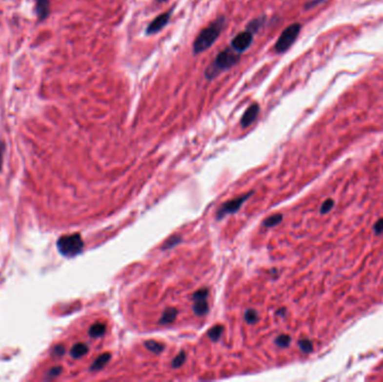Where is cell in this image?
<instances>
[{"label":"cell","instance_id":"6da1fadb","mask_svg":"<svg viewBox=\"0 0 383 382\" xmlns=\"http://www.w3.org/2000/svg\"><path fill=\"white\" fill-rule=\"evenodd\" d=\"M225 25V18L220 17L218 20L211 22L210 25L206 26L199 35H197L196 40L193 45V50H194V54H200V53L205 52L208 50L212 45H213L216 40L219 39L220 34H221L223 27Z\"/></svg>","mask_w":383,"mask_h":382},{"label":"cell","instance_id":"7a4b0ae2","mask_svg":"<svg viewBox=\"0 0 383 382\" xmlns=\"http://www.w3.org/2000/svg\"><path fill=\"white\" fill-rule=\"evenodd\" d=\"M240 60V53H238L233 50L232 47L226 48V50L219 53V55L216 56L214 62L212 63L211 66H208L206 70V78L213 79L216 75L221 73V72L229 70L231 67L236 65V64Z\"/></svg>","mask_w":383,"mask_h":382},{"label":"cell","instance_id":"3957f363","mask_svg":"<svg viewBox=\"0 0 383 382\" xmlns=\"http://www.w3.org/2000/svg\"><path fill=\"white\" fill-rule=\"evenodd\" d=\"M83 247H84V243H83L82 238L79 233L63 236L58 241V249L60 253L64 257H69V258L81 253Z\"/></svg>","mask_w":383,"mask_h":382},{"label":"cell","instance_id":"277c9868","mask_svg":"<svg viewBox=\"0 0 383 382\" xmlns=\"http://www.w3.org/2000/svg\"><path fill=\"white\" fill-rule=\"evenodd\" d=\"M302 26L298 22L291 24L288 26L287 28L282 33V35L279 36L278 40L275 44V51L276 53H283L288 51L290 48L291 45L295 43V40H297V37L301 33Z\"/></svg>","mask_w":383,"mask_h":382},{"label":"cell","instance_id":"5b68a950","mask_svg":"<svg viewBox=\"0 0 383 382\" xmlns=\"http://www.w3.org/2000/svg\"><path fill=\"white\" fill-rule=\"evenodd\" d=\"M252 41H253V33L250 32L249 29H246L244 32L238 34V35L234 37L232 41H231V47H232L234 51L241 54V53L245 52L250 46H251Z\"/></svg>","mask_w":383,"mask_h":382},{"label":"cell","instance_id":"8992f818","mask_svg":"<svg viewBox=\"0 0 383 382\" xmlns=\"http://www.w3.org/2000/svg\"><path fill=\"white\" fill-rule=\"evenodd\" d=\"M251 195H252V192H250L246 195H242V196H240V198L233 199V200H231V201L223 204V205L220 207L219 211H218V219H222L227 214H231V213H234V212H237L242 206V204H243Z\"/></svg>","mask_w":383,"mask_h":382},{"label":"cell","instance_id":"52a82bcc","mask_svg":"<svg viewBox=\"0 0 383 382\" xmlns=\"http://www.w3.org/2000/svg\"><path fill=\"white\" fill-rule=\"evenodd\" d=\"M170 14H172V11H168V13H164L155 18V20L148 25L147 27L148 35H154V34L161 32V30L168 24Z\"/></svg>","mask_w":383,"mask_h":382},{"label":"cell","instance_id":"ba28073f","mask_svg":"<svg viewBox=\"0 0 383 382\" xmlns=\"http://www.w3.org/2000/svg\"><path fill=\"white\" fill-rule=\"evenodd\" d=\"M259 111H260V108L258 103H252L250 105V107L246 109V111L243 113V116H242L241 126L243 128L249 127L250 124L257 119L258 115H259Z\"/></svg>","mask_w":383,"mask_h":382},{"label":"cell","instance_id":"9c48e42d","mask_svg":"<svg viewBox=\"0 0 383 382\" xmlns=\"http://www.w3.org/2000/svg\"><path fill=\"white\" fill-rule=\"evenodd\" d=\"M36 1V14L40 20H44L49 15L51 10V2L49 0H35Z\"/></svg>","mask_w":383,"mask_h":382},{"label":"cell","instance_id":"30bf717a","mask_svg":"<svg viewBox=\"0 0 383 382\" xmlns=\"http://www.w3.org/2000/svg\"><path fill=\"white\" fill-rule=\"evenodd\" d=\"M110 359H111V354L110 353L101 354L100 357H98L97 360L93 362V364L91 365L90 370L91 371H98V370H101L110 361Z\"/></svg>","mask_w":383,"mask_h":382},{"label":"cell","instance_id":"8fae6325","mask_svg":"<svg viewBox=\"0 0 383 382\" xmlns=\"http://www.w3.org/2000/svg\"><path fill=\"white\" fill-rule=\"evenodd\" d=\"M177 314H178V312H177L176 308L168 307L164 313H162V315L161 317V321H159V323H161V324H170V323H173L174 321L176 320Z\"/></svg>","mask_w":383,"mask_h":382},{"label":"cell","instance_id":"7c38bea8","mask_svg":"<svg viewBox=\"0 0 383 382\" xmlns=\"http://www.w3.org/2000/svg\"><path fill=\"white\" fill-rule=\"evenodd\" d=\"M89 352V347L84 343H78L71 349V357L74 359H80L83 355H85Z\"/></svg>","mask_w":383,"mask_h":382},{"label":"cell","instance_id":"4fadbf2b","mask_svg":"<svg viewBox=\"0 0 383 382\" xmlns=\"http://www.w3.org/2000/svg\"><path fill=\"white\" fill-rule=\"evenodd\" d=\"M104 333H105V324L100 323V322L93 324L89 330L90 336L91 338H94V339L100 338V336L104 335Z\"/></svg>","mask_w":383,"mask_h":382},{"label":"cell","instance_id":"5bb4252c","mask_svg":"<svg viewBox=\"0 0 383 382\" xmlns=\"http://www.w3.org/2000/svg\"><path fill=\"white\" fill-rule=\"evenodd\" d=\"M223 331H224V327H223L222 325H214V326L212 327L210 331H208L207 335H208V338H210L211 341L216 342V341H219L220 338L222 336Z\"/></svg>","mask_w":383,"mask_h":382},{"label":"cell","instance_id":"9a60e30c","mask_svg":"<svg viewBox=\"0 0 383 382\" xmlns=\"http://www.w3.org/2000/svg\"><path fill=\"white\" fill-rule=\"evenodd\" d=\"M193 309H194V313L196 315L199 316L205 315V314H207L208 312V305L206 301H196Z\"/></svg>","mask_w":383,"mask_h":382},{"label":"cell","instance_id":"2e32d148","mask_svg":"<svg viewBox=\"0 0 383 382\" xmlns=\"http://www.w3.org/2000/svg\"><path fill=\"white\" fill-rule=\"evenodd\" d=\"M282 220V214H274L271 217H269L265 219L263 221V225L267 226V228H271V226H275L277 224H279Z\"/></svg>","mask_w":383,"mask_h":382},{"label":"cell","instance_id":"e0dca14e","mask_svg":"<svg viewBox=\"0 0 383 382\" xmlns=\"http://www.w3.org/2000/svg\"><path fill=\"white\" fill-rule=\"evenodd\" d=\"M145 345L148 350L151 351V352H154V353H157V354L161 353L162 351H164V345H162V344H161V343L156 342V341H153V340L147 341L145 343Z\"/></svg>","mask_w":383,"mask_h":382},{"label":"cell","instance_id":"ac0fdd59","mask_svg":"<svg viewBox=\"0 0 383 382\" xmlns=\"http://www.w3.org/2000/svg\"><path fill=\"white\" fill-rule=\"evenodd\" d=\"M185 360H186V354H185L184 351H181V352L178 353L177 357L172 361V366L174 369L181 368V366L184 364Z\"/></svg>","mask_w":383,"mask_h":382},{"label":"cell","instance_id":"d6986e66","mask_svg":"<svg viewBox=\"0 0 383 382\" xmlns=\"http://www.w3.org/2000/svg\"><path fill=\"white\" fill-rule=\"evenodd\" d=\"M258 313L255 309H248L244 314V320L248 324H255L258 322Z\"/></svg>","mask_w":383,"mask_h":382},{"label":"cell","instance_id":"ffe728a7","mask_svg":"<svg viewBox=\"0 0 383 382\" xmlns=\"http://www.w3.org/2000/svg\"><path fill=\"white\" fill-rule=\"evenodd\" d=\"M207 296H208V289L207 288L199 289V290H196V292L194 293V295H193V300H194V302H196V301H206Z\"/></svg>","mask_w":383,"mask_h":382},{"label":"cell","instance_id":"44dd1931","mask_svg":"<svg viewBox=\"0 0 383 382\" xmlns=\"http://www.w3.org/2000/svg\"><path fill=\"white\" fill-rule=\"evenodd\" d=\"M289 343H290V336L289 335H286V334L279 335L278 338L276 339V344L280 347H287L288 345H289Z\"/></svg>","mask_w":383,"mask_h":382},{"label":"cell","instance_id":"7402d4cb","mask_svg":"<svg viewBox=\"0 0 383 382\" xmlns=\"http://www.w3.org/2000/svg\"><path fill=\"white\" fill-rule=\"evenodd\" d=\"M181 237L180 236H175V237H172L169 238L167 240V242L164 244V249H169V248H173L174 245H176L177 243H180L181 242Z\"/></svg>","mask_w":383,"mask_h":382},{"label":"cell","instance_id":"603a6c76","mask_svg":"<svg viewBox=\"0 0 383 382\" xmlns=\"http://www.w3.org/2000/svg\"><path fill=\"white\" fill-rule=\"evenodd\" d=\"M299 346H301V349L304 351V352H310L313 349V345L312 343L309 341H307V340H302V341L299 342Z\"/></svg>","mask_w":383,"mask_h":382},{"label":"cell","instance_id":"cb8c5ba5","mask_svg":"<svg viewBox=\"0 0 383 382\" xmlns=\"http://www.w3.org/2000/svg\"><path fill=\"white\" fill-rule=\"evenodd\" d=\"M323 1H324V0H310V1L305 6V8L306 9L314 8V7H316L317 5H320V3L323 2Z\"/></svg>","mask_w":383,"mask_h":382},{"label":"cell","instance_id":"d4e9b609","mask_svg":"<svg viewBox=\"0 0 383 382\" xmlns=\"http://www.w3.org/2000/svg\"><path fill=\"white\" fill-rule=\"evenodd\" d=\"M60 372H62V368H60V366H56V368H53L52 370H49L48 376L49 377H58Z\"/></svg>","mask_w":383,"mask_h":382},{"label":"cell","instance_id":"484cf974","mask_svg":"<svg viewBox=\"0 0 383 382\" xmlns=\"http://www.w3.org/2000/svg\"><path fill=\"white\" fill-rule=\"evenodd\" d=\"M64 352H65V349H64L63 345H58V346L55 347V350H54V354L59 355V357H60V355H63Z\"/></svg>","mask_w":383,"mask_h":382},{"label":"cell","instance_id":"4316f807","mask_svg":"<svg viewBox=\"0 0 383 382\" xmlns=\"http://www.w3.org/2000/svg\"><path fill=\"white\" fill-rule=\"evenodd\" d=\"M3 153H5V143L0 142V168H1V165H2Z\"/></svg>","mask_w":383,"mask_h":382},{"label":"cell","instance_id":"83f0119b","mask_svg":"<svg viewBox=\"0 0 383 382\" xmlns=\"http://www.w3.org/2000/svg\"><path fill=\"white\" fill-rule=\"evenodd\" d=\"M158 1H159V2H161V1H166V0H158Z\"/></svg>","mask_w":383,"mask_h":382}]
</instances>
